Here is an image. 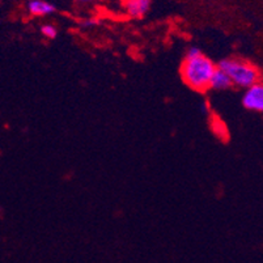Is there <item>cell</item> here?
I'll use <instances>...</instances> for the list:
<instances>
[{"label":"cell","instance_id":"cell-1","mask_svg":"<svg viewBox=\"0 0 263 263\" xmlns=\"http://www.w3.org/2000/svg\"><path fill=\"white\" fill-rule=\"evenodd\" d=\"M216 70L214 62L205 57L198 47H190L181 66V76L186 85L194 90L209 89L210 79Z\"/></svg>","mask_w":263,"mask_h":263},{"label":"cell","instance_id":"cell-2","mask_svg":"<svg viewBox=\"0 0 263 263\" xmlns=\"http://www.w3.org/2000/svg\"><path fill=\"white\" fill-rule=\"evenodd\" d=\"M217 68L223 70L231 79L232 87L246 89L257 84L260 80V72L254 64L238 58H231L221 61Z\"/></svg>","mask_w":263,"mask_h":263},{"label":"cell","instance_id":"cell-3","mask_svg":"<svg viewBox=\"0 0 263 263\" xmlns=\"http://www.w3.org/2000/svg\"><path fill=\"white\" fill-rule=\"evenodd\" d=\"M242 105L245 109L252 111H262L263 110V85L260 83L246 88L242 97Z\"/></svg>","mask_w":263,"mask_h":263},{"label":"cell","instance_id":"cell-4","mask_svg":"<svg viewBox=\"0 0 263 263\" xmlns=\"http://www.w3.org/2000/svg\"><path fill=\"white\" fill-rule=\"evenodd\" d=\"M122 3L128 16L134 18H142L149 11L152 0H123Z\"/></svg>","mask_w":263,"mask_h":263},{"label":"cell","instance_id":"cell-5","mask_svg":"<svg viewBox=\"0 0 263 263\" xmlns=\"http://www.w3.org/2000/svg\"><path fill=\"white\" fill-rule=\"evenodd\" d=\"M26 8L32 16L44 17V16L52 15L55 12V6L46 0H29L26 4Z\"/></svg>","mask_w":263,"mask_h":263},{"label":"cell","instance_id":"cell-6","mask_svg":"<svg viewBox=\"0 0 263 263\" xmlns=\"http://www.w3.org/2000/svg\"><path fill=\"white\" fill-rule=\"evenodd\" d=\"M232 87L231 79L228 78L226 72L223 70H220L217 68L215 72L212 73L211 79H210V84H209V89H215V90H226L229 89Z\"/></svg>","mask_w":263,"mask_h":263},{"label":"cell","instance_id":"cell-7","mask_svg":"<svg viewBox=\"0 0 263 263\" xmlns=\"http://www.w3.org/2000/svg\"><path fill=\"white\" fill-rule=\"evenodd\" d=\"M41 33H42L44 37L49 38V40H54V38L58 35V30H57V28H55L54 25H51V24H45V25H42Z\"/></svg>","mask_w":263,"mask_h":263},{"label":"cell","instance_id":"cell-8","mask_svg":"<svg viewBox=\"0 0 263 263\" xmlns=\"http://www.w3.org/2000/svg\"><path fill=\"white\" fill-rule=\"evenodd\" d=\"M100 24L99 20H96V18H88V20L81 21V26L83 28H93V26H97Z\"/></svg>","mask_w":263,"mask_h":263},{"label":"cell","instance_id":"cell-9","mask_svg":"<svg viewBox=\"0 0 263 263\" xmlns=\"http://www.w3.org/2000/svg\"><path fill=\"white\" fill-rule=\"evenodd\" d=\"M80 3H88V2H92V0H78Z\"/></svg>","mask_w":263,"mask_h":263}]
</instances>
